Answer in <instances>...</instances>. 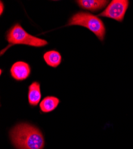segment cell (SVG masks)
Returning <instances> with one entry per match:
<instances>
[{
  "instance_id": "6da1fadb",
  "label": "cell",
  "mask_w": 133,
  "mask_h": 149,
  "mask_svg": "<svg viewBox=\"0 0 133 149\" xmlns=\"http://www.w3.org/2000/svg\"><path fill=\"white\" fill-rule=\"evenodd\" d=\"M12 144L17 149H43L44 139L40 130L27 123L17 124L10 132Z\"/></svg>"
},
{
  "instance_id": "7a4b0ae2",
  "label": "cell",
  "mask_w": 133,
  "mask_h": 149,
  "mask_svg": "<svg viewBox=\"0 0 133 149\" xmlns=\"http://www.w3.org/2000/svg\"><path fill=\"white\" fill-rule=\"evenodd\" d=\"M6 39L8 42V46L3 49L1 55L11 46L25 45L33 47H42L47 45L48 42L44 40L28 33L19 23H15L7 32Z\"/></svg>"
},
{
  "instance_id": "3957f363",
  "label": "cell",
  "mask_w": 133,
  "mask_h": 149,
  "mask_svg": "<svg viewBox=\"0 0 133 149\" xmlns=\"http://www.w3.org/2000/svg\"><path fill=\"white\" fill-rule=\"evenodd\" d=\"M66 26H80L86 28L100 41H103L105 38L106 30L103 20L98 16L88 12L79 11L74 14L69 19Z\"/></svg>"
},
{
  "instance_id": "277c9868",
  "label": "cell",
  "mask_w": 133,
  "mask_h": 149,
  "mask_svg": "<svg viewBox=\"0 0 133 149\" xmlns=\"http://www.w3.org/2000/svg\"><path fill=\"white\" fill-rule=\"evenodd\" d=\"M130 1L128 0H112L98 16L114 19L122 22L128 8Z\"/></svg>"
},
{
  "instance_id": "5b68a950",
  "label": "cell",
  "mask_w": 133,
  "mask_h": 149,
  "mask_svg": "<svg viewBox=\"0 0 133 149\" xmlns=\"http://www.w3.org/2000/svg\"><path fill=\"white\" fill-rule=\"evenodd\" d=\"M10 72L11 77L14 79L22 81L29 78L31 73V68L26 62L18 61L11 66Z\"/></svg>"
},
{
  "instance_id": "8992f818",
  "label": "cell",
  "mask_w": 133,
  "mask_h": 149,
  "mask_svg": "<svg viewBox=\"0 0 133 149\" xmlns=\"http://www.w3.org/2000/svg\"><path fill=\"white\" fill-rule=\"evenodd\" d=\"M76 2L81 8L92 12L100 11L109 4L107 0H77Z\"/></svg>"
},
{
  "instance_id": "52a82bcc",
  "label": "cell",
  "mask_w": 133,
  "mask_h": 149,
  "mask_svg": "<svg viewBox=\"0 0 133 149\" xmlns=\"http://www.w3.org/2000/svg\"><path fill=\"white\" fill-rule=\"evenodd\" d=\"M28 102L31 106H37L41 99V85L37 81L33 82L29 86L28 89Z\"/></svg>"
},
{
  "instance_id": "ba28073f",
  "label": "cell",
  "mask_w": 133,
  "mask_h": 149,
  "mask_svg": "<svg viewBox=\"0 0 133 149\" xmlns=\"http://www.w3.org/2000/svg\"><path fill=\"white\" fill-rule=\"evenodd\" d=\"M43 58L46 64L52 68H56L62 63V55L56 50H50L46 52Z\"/></svg>"
},
{
  "instance_id": "9c48e42d",
  "label": "cell",
  "mask_w": 133,
  "mask_h": 149,
  "mask_svg": "<svg viewBox=\"0 0 133 149\" xmlns=\"http://www.w3.org/2000/svg\"><path fill=\"white\" fill-rule=\"evenodd\" d=\"M59 103L60 100L56 97L47 96L40 102V108L42 112L49 113L57 107Z\"/></svg>"
},
{
  "instance_id": "30bf717a",
  "label": "cell",
  "mask_w": 133,
  "mask_h": 149,
  "mask_svg": "<svg viewBox=\"0 0 133 149\" xmlns=\"http://www.w3.org/2000/svg\"><path fill=\"white\" fill-rule=\"evenodd\" d=\"M0 7H0V15H1V16H2L3 11L4 10V5L2 1H1V3H0Z\"/></svg>"
}]
</instances>
